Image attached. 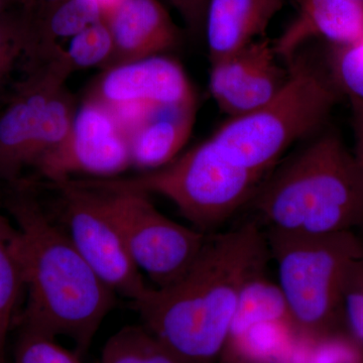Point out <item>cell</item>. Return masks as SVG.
Returning <instances> with one entry per match:
<instances>
[{
  "label": "cell",
  "instance_id": "obj_18",
  "mask_svg": "<svg viewBox=\"0 0 363 363\" xmlns=\"http://www.w3.org/2000/svg\"><path fill=\"white\" fill-rule=\"evenodd\" d=\"M76 111L75 99L64 86L45 105L28 149V159L35 160L38 164L43 157L58 149L70 135Z\"/></svg>",
  "mask_w": 363,
  "mask_h": 363
},
{
  "label": "cell",
  "instance_id": "obj_5",
  "mask_svg": "<svg viewBox=\"0 0 363 363\" xmlns=\"http://www.w3.org/2000/svg\"><path fill=\"white\" fill-rule=\"evenodd\" d=\"M278 284L301 337L315 340L340 330L341 290L351 264L363 257L354 231L292 235L264 230Z\"/></svg>",
  "mask_w": 363,
  "mask_h": 363
},
{
  "label": "cell",
  "instance_id": "obj_4",
  "mask_svg": "<svg viewBox=\"0 0 363 363\" xmlns=\"http://www.w3.org/2000/svg\"><path fill=\"white\" fill-rule=\"evenodd\" d=\"M284 87L257 111L230 117L211 136L233 164L267 175L283 154L323 123L334 93L323 76L304 59L288 66Z\"/></svg>",
  "mask_w": 363,
  "mask_h": 363
},
{
  "label": "cell",
  "instance_id": "obj_26",
  "mask_svg": "<svg viewBox=\"0 0 363 363\" xmlns=\"http://www.w3.org/2000/svg\"><path fill=\"white\" fill-rule=\"evenodd\" d=\"M107 107L114 121L128 140L143 124L154 116L160 106L145 102H124L113 105H104Z\"/></svg>",
  "mask_w": 363,
  "mask_h": 363
},
{
  "label": "cell",
  "instance_id": "obj_29",
  "mask_svg": "<svg viewBox=\"0 0 363 363\" xmlns=\"http://www.w3.org/2000/svg\"><path fill=\"white\" fill-rule=\"evenodd\" d=\"M355 112V152L358 164L363 171V102L353 100Z\"/></svg>",
  "mask_w": 363,
  "mask_h": 363
},
{
  "label": "cell",
  "instance_id": "obj_6",
  "mask_svg": "<svg viewBox=\"0 0 363 363\" xmlns=\"http://www.w3.org/2000/svg\"><path fill=\"white\" fill-rule=\"evenodd\" d=\"M266 176L233 164L209 138L154 171L85 179L97 187L162 196L193 227L209 233L247 206Z\"/></svg>",
  "mask_w": 363,
  "mask_h": 363
},
{
  "label": "cell",
  "instance_id": "obj_1",
  "mask_svg": "<svg viewBox=\"0 0 363 363\" xmlns=\"http://www.w3.org/2000/svg\"><path fill=\"white\" fill-rule=\"evenodd\" d=\"M271 259L264 230L252 219L208 233L201 252L172 285L131 303L143 327L183 363L218 362L241 291Z\"/></svg>",
  "mask_w": 363,
  "mask_h": 363
},
{
  "label": "cell",
  "instance_id": "obj_25",
  "mask_svg": "<svg viewBox=\"0 0 363 363\" xmlns=\"http://www.w3.org/2000/svg\"><path fill=\"white\" fill-rule=\"evenodd\" d=\"M147 336V329L143 326L121 329L107 340L100 363H143Z\"/></svg>",
  "mask_w": 363,
  "mask_h": 363
},
{
  "label": "cell",
  "instance_id": "obj_17",
  "mask_svg": "<svg viewBox=\"0 0 363 363\" xmlns=\"http://www.w3.org/2000/svg\"><path fill=\"white\" fill-rule=\"evenodd\" d=\"M264 272L255 274L243 286L228 335L257 322L271 320L294 322L279 284L267 278Z\"/></svg>",
  "mask_w": 363,
  "mask_h": 363
},
{
  "label": "cell",
  "instance_id": "obj_19",
  "mask_svg": "<svg viewBox=\"0 0 363 363\" xmlns=\"http://www.w3.org/2000/svg\"><path fill=\"white\" fill-rule=\"evenodd\" d=\"M11 227L0 223V363L6 362V343L23 284L11 250Z\"/></svg>",
  "mask_w": 363,
  "mask_h": 363
},
{
  "label": "cell",
  "instance_id": "obj_2",
  "mask_svg": "<svg viewBox=\"0 0 363 363\" xmlns=\"http://www.w3.org/2000/svg\"><path fill=\"white\" fill-rule=\"evenodd\" d=\"M13 214L16 228L9 242L26 291L21 329L65 336L83 357L114 307L116 294L39 205L21 202Z\"/></svg>",
  "mask_w": 363,
  "mask_h": 363
},
{
  "label": "cell",
  "instance_id": "obj_7",
  "mask_svg": "<svg viewBox=\"0 0 363 363\" xmlns=\"http://www.w3.org/2000/svg\"><path fill=\"white\" fill-rule=\"evenodd\" d=\"M96 189L123 234L131 259L155 288L172 285L187 272L204 247L208 233L172 220L135 191Z\"/></svg>",
  "mask_w": 363,
  "mask_h": 363
},
{
  "label": "cell",
  "instance_id": "obj_20",
  "mask_svg": "<svg viewBox=\"0 0 363 363\" xmlns=\"http://www.w3.org/2000/svg\"><path fill=\"white\" fill-rule=\"evenodd\" d=\"M113 50L111 30L104 18L72 38L69 47L63 50V57L72 73L91 67L105 69Z\"/></svg>",
  "mask_w": 363,
  "mask_h": 363
},
{
  "label": "cell",
  "instance_id": "obj_13",
  "mask_svg": "<svg viewBox=\"0 0 363 363\" xmlns=\"http://www.w3.org/2000/svg\"><path fill=\"white\" fill-rule=\"evenodd\" d=\"M298 14L278 40L274 52L286 67L298 49L312 38L322 37L340 45L363 38V2L359 0H291Z\"/></svg>",
  "mask_w": 363,
  "mask_h": 363
},
{
  "label": "cell",
  "instance_id": "obj_10",
  "mask_svg": "<svg viewBox=\"0 0 363 363\" xmlns=\"http://www.w3.org/2000/svg\"><path fill=\"white\" fill-rule=\"evenodd\" d=\"M289 78L267 38L211 63L209 89L223 113L238 117L267 104Z\"/></svg>",
  "mask_w": 363,
  "mask_h": 363
},
{
  "label": "cell",
  "instance_id": "obj_30",
  "mask_svg": "<svg viewBox=\"0 0 363 363\" xmlns=\"http://www.w3.org/2000/svg\"><path fill=\"white\" fill-rule=\"evenodd\" d=\"M96 1L101 7L102 11H104V18L105 14L108 13L111 9H113L121 0H96Z\"/></svg>",
  "mask_w": 363,
  "mask_h": 363
},
{
  "label": "cell",
  "instance_id": "obj_28",
  "mask_svg": "<svg viewBox=\"0 0 363 363\" xmlns=\"http://www.w3.org/2000/svg\"><path fill=\"white\" fill-rule=\"evenodd\" d=\"M143 363H183L147 331Z\"/></svg>",
  "mask_w": 363,
  "mask_h": 363
},
{
  "label": "cell",
  "instance_id": "obj_11",
  "mask_svg": "<svg viewBox=\"0 0 363 363\" xmlns=\"http://www.w3.org/2000/svg\"><path fill=\"white\" fill-rule=\"evenodd\" d=\"M86 97L106 106L124 102H145L160 107L197 104L183 67L166 55L105 69Z\"/></svg>",
  "mask_w": 363,
  "mask_h": 363
},
{
  "label": "cell",
  "instance_id": "obj_27",
  "mask_svg": "<svg viewBox=\"0 0 363 363\" xmlns=\"http://www.w3.org/2000/svg\"><path fill=\"white\" fill-rule=\"evenodd\" d=\"M180 14L189 32L195 37L204 33L209 0H169Z\"/></svg>",
  "mask_w": 363,
  "mask_h": 363
},
{
  "label": "cell",
  "instance_id": "obj_8",
  "mask_svg": "<svg viewBox=\"0 0 363 363\" xmlns=\"http://www.w3.org/2000/svg\"><path fill=\"white\" fill-rule=\"evenodd\" d=\"M52 185L58 189L63 227L76 250L116 295L131 303L140 300L150 286L131 259L100 193L80 179Z\"/></svg>",
  "mask_w": 363,
  "mask_h": 363
},
{
  "label": "cell",
  "instance_id": "obj_23",
  "mask_svg": "<svg viewBox=\"0 0 363 363\" xmlns=\"http://www.w3.org/2000/svg\"><path fill=\"white\" fill-rule=\"evenodd\" d=\"M341 315L346 333L363 345V257L351 264L344 277Z\"/></svg>",
  "mask_w": 363,
  "mask_h": 363
},
{
  "label": "cell",
  "instance_id": "obj_3",
  "mask_svg": "<svg viewBox=\"0 0 363 363\" xmlns=\"http://www.w3.org/2000/svg\"><path fill=\"white\" fill-rule=\"evenodd\" d=\"M247 206L266 230L325 235L363 227V171L337 138L324 135L274 167Z\"/></svg>",
  "mask_w": 363,
  "mask_h": 363
},
{
  "label": "cell",
  "instance_id": "obj_32",
  "mask_svg": "<svg viewBox=\"0 0 363 363\" xmlns=\"http://www.w3.org/2000/svg\"><path fill=\"white\" fill-rule=\"evenodd\" d=\"M61 1V0H44L45 4H55V2Z\"/></svg>",
  "mask_w": 363,
  "mask_h": 363
},
{
  "label": "cell",
  "instance_id": "obj_24",
  "mask_svg": "<svg viewBox=\"0 0 363 363\" xmlns=\"http://www.w3.org/2000/svg\"><path fill=\"white\" fill-rule=\"evenodd\" d=\"M334 74L353 100L363 102V38L334 54Z\"/></svg>",
  "mask_w": 363,
  "mask_h": 363
},
{
  "label": "cell",
  "instance_id": "obj_12",
  "mask_svg": "<svg viewBox=\"0 0 363 363\" xmlns=\"http://www.w3.org/2000/svg\"><path fill=\"white\" fill-rule=\"evenodd\" d=\"M104 20L114 45L105 69L164 55L180 44V32L160 0H121Z\"/></svg>",
  "mask_w": 363,
  "mask_h": 363
},
{
  "label": "cell",
  "instance_id": "obj_33",
  "mask_svg": "<svg viewBox=\"0 0 363 363\" xmlns=\"http://www.w3.org/2000/svg\"><path fill=\"white\" fill-rule=\"evenodd\" d=\"M359 1H362V2H363V0H359Z\"/></svg>",
  "mask_w": 363,
  "mask_h": 363
},
{
  "label": "cell",
  "instance_id": "obj_22",
  "mask_svg": "<svg viewBox=\"0 0 363 363\" xmlns=\"http://www.w3.org/2000/svg\"><path fill=\"white\" fill-rule=\"evenodd\" d=\"M13 363H82L77 352L66 350L56 338L21 329L14 348Z\"/></svg>",
  "mask_w": 363,
  "mask_h": 363
},
{
  "label": "cell",
  "instance_id": "obj_14",
  "mask_svg": "<svg viewBox=\"0 0 363 363\" xmlns=\"http://www.w3.org/2000/svg\"><path fill=\"white\" fill-rule=\"evenodd\" d=\"M288 0H209L205 20L210 62L218 61L266 38L267 28Z\"/></svg>",
  "mask_w": 363,
  "mask_h": 363
},
{
  "label": "cell",
  "instance_id": "obj_21",
  "mask_svg": "<svg viewBox=\"0 0 363 363\" xmlns=\"http://www.w3.org/2000/svg\"><path fill=\"white\" fill-rule=\"evenodd\" d=\"M296 363H363V345L338 330L304 341Z\"/></svg>",
  "mask_w": 363,
  "mask_h": 363
},
{
  "label": "cell",
  "instance_id": "obj_16",
  "mask_svg": "<svg viewBox=\"0 0 363 363\" xmlns=\"http://www.w3.org/2000/svg\"><path fill=\"white\" fill-rule=\"evenodd\" d=\"M104 11L96 0H61L45 4L40 23L44 52L52 57L61 49L58 40L75 37L88 26L104 20Z\"/></svg>",
  "mask_w": 363,
  "mask_h": 363
},
{
  "label": "cell",
  "instance_id": "obj_15",
  "mask_svg": "<svg viewBox=\"0 0 363 363\" xmlns=\"http://www.w3.org/2000/svg\"><path fill=\"white\" fill-rule=\"evenodd\" d=\"M195 116L196 106L160 107L130 138L131 166L154 171L175 160L192 133Z\"/></svg>",
  "mask_w": 363,
  "mask_h": 363
},
{
  "label": "cell",
  "instance_id": "obj_9",
  "mask_svg": "<svg viewBox=\"0 0 363 363\" xmlns=\"http://www.w3.org/2000/svg\"><path fill=\"white\" fill-rule=\"evenodd\" d=\"M38 164L52 184L70 180L76 175L116 178L133 167L130 140L107 107L86 97L76 111L65 142Z\"/></svg>",
  "mask_w": 363,
  "mask_h": 363
},
{
  "label": "cell",
  "instance_id": "obj_31",
  "mask_svg": "<svg viewBox=\"0 0 363 363\" xmlns=\"http://www.w3.org/2000/svg\"><path fill=\"white\" fill-rule=\"evenodd\" d=\"M7 33H9V30H6V28H4V26L0 25V54L4 50V44L7 38Z\"/></svg>",
  "mask_w": 363,
  "mask_h": 363
}]
</instances>
